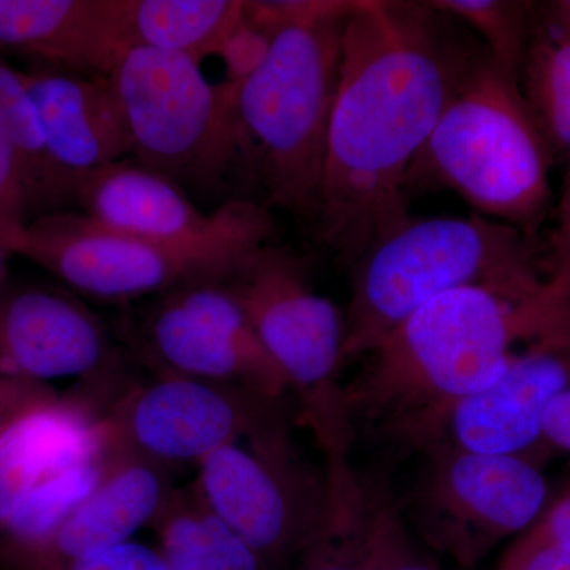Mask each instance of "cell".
<instances>
[{
	"mask_svg": "<svg viewBox=\"0 0 570 570\" xmlns=\"http://www.w3.org/2000/svg\"><path fill=\"white\" fill-rule=\"evenodd\" d=\"M426 2L358 0L340 78L314 232L346 264L411 219L404 183L478 58Z\"/></svg>",
	"mask_w": 570,
	"mask_h": 570,
	"instance_id": "1",
	"label": "cell"
},
{
	"mask_svg": "<svg viewBox=\"0 0 570 570\" xmlns=\"http://www.w3.org/2000/svg\"><path fill=\"white\" fill-rule=\"evenodd\" d=\"M539 335L528 305L483 288L431 299L362 356L344 384L352 425L425 449L461 401L493 384Z\"/></svg>",
	"mask_w": 570,
	"mask_h": 570,
	"instance_id": "2",
	"label": "cell"
},
{
	"mask_svg": "<svg viewBox=\"0 0 570 570\" xmlns=\"http://www.w3.org/2000/svg\"><path fill=\"white\" fill-rule=\"evenodd\" d=\"M346 313V363L362 358L420 306L460 288L530 305L546 281L532 236L472 213L411 217L356 262Z\"/></svg>",
	"mask_w": 570,
	"mask_h": 570,
	"instance_id": "3",
	"label": "cell"
},
{
	"mask_svg": "<svg viewBox=\"0 0 570 570\" xmlns=\"http://www.w3.org/2000/svg\"><path fill=\"white\" fill-rule=\"evenodd\" d=\"M553 165L519 82L483 50L409 168L404 193L452 190L474 214L534 236L550 209Z\"/></svg>",
	"mask_w": 570,
	"mask_h": 570,
	"instance_id": "4",
	"label": "cell"
},
{
	"mask_svg": "<svg viewBox=\"0 0 570 570\" xmlns=\"http://www.w3.org/2000/svg\"><path fill=\"white\" fill-rule=\"evenodd\" d=\"M348 14L281 29L262 66L236 88L257 202L311 225L321 206Z\"/></svg>",
	"mask_w": 570,
	"mask_h": 570,
	"instance_id": "5",
	"label": "cell"
},
{
	"mask_svg": "<svg viewBox=\"0 0 570 570\" xmlns=\"http://www.w3.org/2000/svg\"><path fill=\"white\" fill-rule=\"evenodd\" d=\"M112 80L129 119L130 160L194 202L253 198L238 85H214L190 56L151 48L124 52Z\"/></svg>",
	"mask_w": 570,
	"mask_h": 570,
	"instance_id": "6",
	"label": "cell"
},
{
	"mask_svg": "<svg viewBox=\"0 0 570 570\" xmlns=\"http://www.w3.org/2000/svg\"><path fill=\"white\" fill-rule=\"evenodd\" d=\"M227 283L287 379L298 417L324 459L351 455L355 430L341 376L346 314L314 291L296 255L269 243L250 250Z\"/></svg>",
	"mask_w": 570,
	"mask_h": 570,
	"instance_id": "7",
	"label": "cell"
},
{
	"mask_svg": "<svg viewBox=\"0 0 570 570\" xmlns=\"http://www.w3.org/2000/svg\"><path fill=\"white\" fill-rule=\"evenodd\" d=\"M276 225L258 205L225 234L190 245H164L119 234L81 212L37 217L11 239L22 255L75 292L104 302H130L167 294L183 285L227 279L250 250L268 245Z\"/></svg>",
	"mask_w": 570,
	"mask_h": 570,
	"instance_id": "8",
	"label": "cell"
},
{
	"mask_svg": "<svg viewBox=\"0 0 570 570\" xmlns=\"http://www.w3.org/2000/svg\"><path fill=\"white\" fill-rule=\"evenodd\" d=\"M197 469L193 489L205 508L268 570H292L324 521L328 478L296 448L287 415Z\"/></svg>",
	"mask_w": 570,
	"mask_h": 570,
	"instance_id": "9",
	"label": "cell"
},
{
	"mask_svg": "<svg viewBox=\"0 0 570 570\" xmlns=\"http://www.w3.org/2000/svg\"><path fill=\"white\" fill-rule=\"evenodd\" d=\"M423 456L404 505L415 535L441 557L474 569L513 535L534 527L550 501L535 456L490 455L448 444Z\"/></svg>",
	"mask_w": 570,
	"mask_h": 570,
	"instance_id": "10",
	"label": "cell"
},
{
	"mask_svg": "<svg viewBox=\"0 0 570 570\" xmlns=\"http://www.w3.org/2000/svg\"><path fill=\"white\" fill-rule=\"evenodd\" d=\"M100 415L108 448L174 471L285 417L283 401L171 374L134 385Z\"/></svg>",
	"mask_w": 570,
	"mask_h": 570,
	"instance_id": "11",
	"label": "cell"
},
{
	"mask_svg": "<svg viewBox=\"0 0 570 570\" xmlns=\"http://www.w3.org/2000/svg\"><path fill=\"white\" fill-rule=\"evenodd\" d=\"M138 348L156 374L232 385L284 401L287 379L258 340L227 279H206L156 296Z\"/></svg>",
	"mask_w": 570,
	"mask_h": 570,
	"instance_id": "12",
	"label": "cell"
},
{
	"mask_svg": "<svg viewBox=\"0 0 570 570\" xmlns=\"http://www.w3.org/2000/svg\"><path fill=\"white\" fill-rule=\"evenodd\" d=\"M568 389L570 322L517 351L493 384L449 412L425 449L448 444L490 455L535 456L543 415Z\"/></svg>",
	"mask_w": 570,
	"mask_h": 570,
	"instance_id": "13",
	"label": "cell"
},
{
	"mask_svg": "<svg viewBox=\"0 0 570 570\" xmlns=\"http://www.w3.org/2000/svg\"><path fill=\"white\" fill-rule=\"evenodd\" d=\"M116 354L100 318L85 303L41 285L0 292V374L47 384L91 382L112 373Z\"/></svg>",
	"mask_w": 570,
	"mask_h": 570,
	"instance_id": "14",
	"label": "cell"
},
{
	"mask_svg": "<svg viewBox=\"0 0 570 570\" xmlns=\"http://www.w3.org/2000/svg\"><path fill=\"white\" fill-rule=\"evenodd\" d=\"M174 469L124 450L108 449L102 478L39 549L0 570H63L70 562L129 542L154 527L174 497Z\"/></svg>",
	"mask_w": 570,
	"mask_h": 570,
	"instance_id": "15",
	"label": "cell"
},
{
	"mask_svg": "<svg viewBox=\"0 0 570 570\" xmlns=\"http://www.w3.org/2000/svg\"><path fill=\"white\" fill-rule=\"evenodd\" d=\"M75 205L119 234L164 245H190L230 230L261 202L235 198L204 213L176 184L127 159L80 179Z\"/></svg>",
	"mask_w": 570,
	"mask_h": 570,
	"instance_id": "16",
	"label": "cell"
},
{
	"mask_svg": "<svg viewBox=\"0 0 570 570\" xmlns=\"http://www.w3.org/2000/svg\"><path fill=\"white\" fill-rule=\"evenodd\" d=\"M20 71L48 151L75 190L86 176L130 159L132 135L112 75L41 67Z\"/></svg>",
	"mask_w": 570,
	"mask_h": 570,
	"instance_id": "17",
	"label": "cell"
},
{
	"mask_svg": "<svg viewBox=\"0 0 570 570\" xmlns=\"http://www.w3.org/2000/svg\"><path fill=\"white\" fill-rule=\"evenodd\" d=\"M127 50L121 0H0V55L29 67L112 75Z\"/></svg>",
	"mask_w": 570,
	"mask_h": 570,
	"instance_id": "18",
	"label": "cell"
},
{
	"mask_svg": "<svg viewBox=\"0 0 570 570\" xmlns=\"http://www.w3.org/2000/svg\"><path fill=\"white\" fill-rule=\"evenodd\" d=\"M107 450L100 409L80 393L58 395L11 423L0 434V528L33 491Z\"/></svg>",
	"mask_w": 570,
	"mask_h": 570,
	"instance_id": "19",
	"label": "cell"
},
{
	"mask_svg": "<svg viewBox=\"0 0 570 570\" xmlns=\"http://www.w3.org/2000/svg\"><path fill=\"white\" fill-rule=\"evenodd\" d=\"M75 206V184L52 160L21 71L0 55V227L10 239L45 214Z\"/></svg>",
	"mask_w": 570,
	"mask_h": 570,
	"instance_id": "20",
	"label": "cell"
},
{
	"mask_svg": "<svg viewBox=\"0 0 570 570\" xmlns=\"http://www.w3.org/2000/svg\"><path fill=\"white\" fill-rule=\"evenodd\" d=\"M245 0H121L129 48L178 52L202 63L245 18Z\"/></svg>",
	"mask_w": 570,
	"mask_h": 570,
	"instance_id": "21",
	"label": "cell"
},
{
	"mask_svg": "<svg viewBox=\"0 0 570 570\" xmlns=\"http://www.w3.org/2000/svg\"><path fill=\"white\" fill-rule=\"evenodd\" d=\"M519 88L553 164L570 168V26L535 7Z\"/></svg>",
	"mask_w": 570,
	"mask_h": 570,
	"instance_id": "22",
	"label": "cell"
},
{
	"mask_svg": "<svg viewBox=\"0 0 570 570\" xmlns=\"http://www.w3.org/2000/svg\"><path fill=\"white\" fill-rule=\"evenodd\" d=\"M171 570H268L234 531L189 489L176 490L154 523Z\"/></svg>",
	"mask_w": 570,
	"mask_h": 570,
	"instance_id": "23",
	"label": "cell"
},
{
	"mask_svg": "<svg viewBox=\"0 0 570 570\" xmlns=\"http://www.w3.org/2000/svg\"><path fill=\"white\" fill-rule=\"evenodd\" d=\"M328 502L324 521L292 570H367L366 512L370 483L351 455L325 460Z\"/></svg>",
	"mask_w": 570,
	"mask_h": 570,
	"instance_id": "24",
	"label": "cell"
},
{
	"mask_svg": "<svg viewBox=\"0 0 570 570\" xmlns=\"http://www.w3.org/2000/svg\"><path fill=\"white\" fill-rule=\"evenodd\" d=\"M426 3L479 32L491 62L519 82L521 62L531 36L534 3L519 0H433Z\"/></svg>",
	"mask_w": 570,
	"mask_h": 570,
	"instance_id": "25",
	"label": "cell"
},
{
	"mask_svg": "<svg viewBox=\"0 0 570 570\" xmlns=\"http://www.w3.org/2000/svg\"><path fill=\"white\" fill-rule=\"evenodd\" d=\"M367 570H441L433 551L409 527L400 504L382 487L367 489Z\"/></svg>",
	"mask_w": 570,
	"mask_h": 570,
	"instance_id": "26",
	"label": "cell"
},
{
	"mask_svg": "<svg viewBox=\"0 0 570 570\" xmlns=\"http://www.w3.org/2000/svg\"><path fill=\"white\" fill-rule=\"evenodd\" d=\"M542 291L530 311L542 333L570 321V168L564 178L557 220L543 255Z\"/></svg>",
	"mask_w": 570,
	"mask_h": 570,
	"instance_id": "27",
	"label": "cell"
},
{
	"mask_svg": "<svg viewBox=\"0 0 570 570\" xmlns=\"http://www.w3.org/2000/svg\"><path fill=\"white\" fill-rule=\"evenodd\" d=\"M272 40V36L255 28L246 17L243 18L216 52V56L223 59L227 71L225 81L239 85L250 77L265 61Z\"/></svg>",
	"mask_w": 570,
	"mask_h": 570,
	"instance_id": "28",
	"label": "cell"
},
{
	"mask_svg": "<svg viewBox=\"0 0 570 570\" xmlns=\"http://www.w3.org/2000/svg\"><path fill=\"white\" fill-rule=\"evenodd\" d=\"M63 570H171V568L159 547H148L129 540L70 562Z\"/></svg>",
	"mask_w": 570,
	"mask_h": 570,
	"instance_id": "29",
	"label": "cell"
},
{
	"mask_svg": "<svg viewBox=\"0 0 570 570\" xmlns=\"http://www.w3.org/2000/svg\"><path fill=\"white\" fill-rule=\"evenodd\" d=\"M56 396L58 393L48 384L0 374V434L33 407L41 406Z\"/></svg>",
	"mask_w": 570,
	"mask_h": 570,
	"instance_id": "30",
	"label": "cell"
},
{
	"mask_svg": "<svg viewBox=\"0 0 570 570\" xmlns=\"http://www.w3.org/2000/svg\"><path fill=\"white\" fill-rule=\"evenodd\" d=\"M498 570H570V547L519 538Z\"/></svg>",
	"mask_w": 570,
	"mask_h": 570,
	"instance_id": "31",
	"label": "cell"
},
{
	"mask_svg": "<svg viewBox=\"0 0 570 570\" xmlns=\"http://www.w3.org/2000/svg\"><path fill=\"white\" fill-rule=\"evenodd\" d=\"M520 538L570 547V489L550 499L534 527Z\"/></svg>",
	"mask_w": 570,
	"mask_h": 570,
	"instance_id": "32",
	"label": "cell"
},
{
	"mask_svg": "<svg viewBox=\"0 0 570 570\" xmlns=\"http://www.w3.org/2000/svg\"><path fill=\"white\" fill-rule=\"evenodd\" d=\"M542 448L570 455V389L562 392L543 415Z\"/></svg>",
	"mask_w": 570,
	"mask_h": 570,
	"instance_id": "33",
	"label": "cell"
},
{
	"mask_svg": "<svg viewBox=\"0 0 570 570\" xmlns=\"http://www.w3.org/2000/svg\"><path fill=\"white\" fill-rule=\"evenodd\" d=\"M13 255L10 249L9 234L0 227V292L6 288L9 258Z\"/></svg>",
	"mask_w": 570,
	"mask_h": 570,
	"instance_id": "34",
	"label": "cell"
},
{
	"mask_svg": "<svg viewBox=\"0 0 570 570\" xmlns=\"http://www.w3.org/2000/svg\"><path fill=\"white\" fill-rule=\"evenodd\" d=\"M549 7L557 17L570 26V0H557V2H550Z\"/></svg>",
	"mask_w": 570,
	"mask_h": 570,
	"instance_id": "35",
	"label": "cell"
}]
</instances>
